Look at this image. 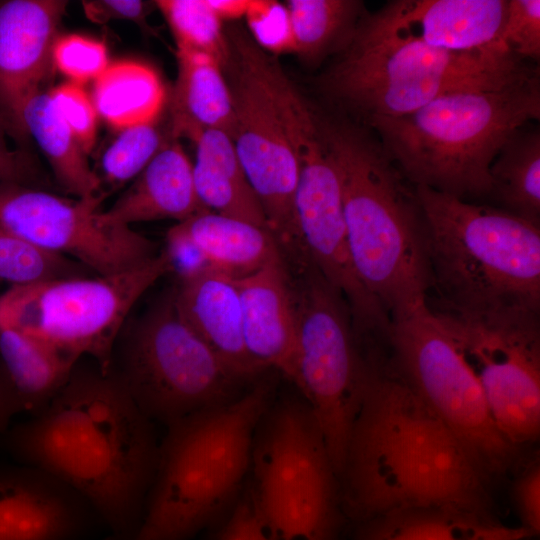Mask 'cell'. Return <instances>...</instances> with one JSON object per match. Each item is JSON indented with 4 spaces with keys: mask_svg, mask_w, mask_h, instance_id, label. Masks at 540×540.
Here are the masks:
<instances>
[{
    "mask_svg": "<svg viewBox=\"0 0 540 540\" xmlns=\"http://www.w3.org/2000/svg\"><path fill=\"white\" fill-rule=\"evenodd\" d=\"M152 423L109 370L83 357L41 412L0 437L18 463L83 496L108 532L104 540H133L158 458Z\"/></svg>",
    "mask_w": 540,
    "mask_h": 540,
    "instance_id": "1",
    "label": "cell"
},
{
    "mask_svg": "<svg viewBox=\"0 0 540 540\" xmlns=\"http://www.w3.org/2000/svg\"><path fill=\"white\" fill-rule=\"evenodd\" d=\"M339 481L354 523L418 507L497 518L491 485L463 442L377 353L369 354Z\"/></svg>",
    "mask_w": 540,
    "mask_h": 540,
    "instance_id": "2",
    "label": "cell"
},
{
    "mask_svg": "<svg viewBox=\"0 0 540 540\" xmlns=\"http://www.w3.org/2000/svg\"><path fill=\"white\" fill-rule=\"evenodd\" d=\"M316 113L338 175L350 256L360 282L390 319L426 303L431 273L416 186L371 129Z\"/></svg>",
    "mask_w": 540,
    "mask_h": 540,
    "instance_id": "3",
    "label": "cell"
},
{
    "mask_svg": "<svg viewBox=\"0 0 540 540\" xmlns=\"http://www.w3.org/2000/svg\"><path fill=\"white\" fill-rule=\"evenodd\" d=\"M436 313L479 325L540 321V227L416 186Z\"/></svg>",
    "mask_w": 540,
    "mask_h": 540,
    "instance_id": "4",
    "label": "cell"
},
{
    "mask_svg": "<svg viewBox=\"0 0 540 540\" xmlns=\"http://www.w3.org/2000/svg\"><path fill=\"white\" fill-rule=\"evenodd\" d=\"M273 399L272 381L259 380L232 401L167 425L133 540H191L230 509Z\"/></svg>",
    "mask_w": 540,
    "mask_h": 540,
    "instance_id": "5",
    "label": "cell"
},
{
    "mask_svg": "<svg viewBox=\"0 0 540 540\" xmlns=\"http://www.w3.org/2000/svg\"><path fill=\"white\" fill-rule=\"evenodd\" d=\"M539 118L537 72L498 88L446 93L412 113L364 126L413 185L464 199L489 196V170L501 147Z\"/></svg>",
    "mask_w": 540,
    "mask_h": 540,
    "instance_id": "6",
    "label": "cell"
},
{
    "mask_svg": "<svg viewBox=\"0 0 540 540\" xmlns=\"http://www.w3.org/2000/svg\"><path fill=\"white\" fill-rule=\"evenodd\" d=\"M336 55L319 89L362 125L412 113L446 93L498 88L539 72L501 47L453 52L394 36L368 12Z\"/></svg>",
    "mask_w": 540,
    "mask_h": 540,
    "instance_id": "7",
    "label": "cell"
},
{
    "mask_svg": "<svg viewBox=\"0 0 540 540\" xmlns=\"http://www.w3.org/2000/svg\"><path fill=\"white\" fill-rule=\"evenodd\" d=\"M248 486L272 540H340L341 487L305 399L273 400L254 437Z\"/></svg>",
    "mask_w": 540,
    "mask_h": 540,
    "instance_id": "8",
    "label": "cell"
},
{
    "mask_svg": "<svg viewBox=\"0 0 540 540\" xmlns=\"http://www.w3.org/2000/svg\"><path fill=\"white\" fill-rule=\"evenodd\" d=\"M108 370L141 412L166 426L240 396L249 380L233 371L181 316L174 287L126 319Z\"/></svg>",
    "mask_w": 540,
    "mask_h": 540,
    "instance_id": "9",
    "label": "cell"
},
{
    "mask_svg": "<svg viewBox=\"0 0 540 540\" xmlns=\"http://www.w3.org/2000/svg\"><path fill=\"white\" fill-rule=\"evenodd\" d=\"M390 321V367L456 433L491 486L514 472L523 449L497 428L478 379L427 302Z\"/></svg>",
    "mask_w": 540,
    "mask_h": 540,
    "instance_id": "10",
    "label": "cell"
},
{
    "mask_svg": "<svg viewBox=\"0 0 540 540\" xmlns=\"http://www.w3.org/2000/svg\"><path fill=\"white\" fill-rule=\"evenodd\" d=\"M296 314L294 385L310 406L340 479L346 445L369 373L349 307L308 261L289 268ZM289 273V272H288Z\"/></svg>",
    "mask_w": 540,
    "mask_h": 540,
    "instance_id": "11",
    "label": "cell"
},
{
    "mask_svg": "<svg viewBox=\"0 0 540 540\" xmlns=\"http://www.w3.org/2000/svg\"><path fill=\"white\" fill-rule=\"evenodd\" d=\"M171 273L163 249L132 269L11 286L0 296V326L43 341L108 370L114 341L144 293Z\"/></svg>",
    "mask_w": 540,
    "mask_h": 540,
    "instance_id": "12",
    "label": "cell"
},
{
    "mask_svg": "<svg viewBox=\"0 0 540 540\" xmlns=\"http://www.w3.org/2000/svg\"><path fill=\"white\" fill-rule=\"evenodd\" d=\"M226 33L230 57L224 72L234 109L231 139L284 261L296 264L308 259L296 217L298 173L267 79L268 53L241 26Z\"/></svg>",
    "mask_w": 540,
    "mask_h": 540,
    "instance_id": "13",
    "label": "cell"
},
{
    "mask_svg": "<svg viewBox=\"0 0 540 540\" xmlns=\"http://www.w3.org/2000/svg\"><path fill=\"white\" fill-rule=\"evenodd\" d=\"M105 197L67 199L36 187L0 183V229L96 275L120 273L155 257L153 241L104 218L99 207Z\"/></svg>",
    "mask_w": 540,
    "mask_h": 540,
    "instance_id": "14",
    "label": "cell"
},
{
    "mask_svg": "<svg viewBox=\"0 0 540 540\" xmlns=\"http://www.w3.org/2000/svg\"><path fill=\"white\" fill-rule=\"evenodd\" d=\"M482 388L501 434L524 449L540 434V321L479 325L434 312Z\"/></svg>",
    "mask_w": 540,
    "mask_h": 540,
    "instance_id": "15",
    "label": "cell"
},
{
    "mask_svg": "<svg viewBox=\"0 0 540 540\" xmlns=\"http://www.w3.org/2000/svg\"><path fill=\"white\" fill-rule=\"evenodd\" d=\"M102 521L89 502L54 476L0 464V540H85Z\"/></svg>",
    "mask_w": 540,
    "mask_h": 540,
    "instance_id": "16",
    "label": "cell"
},
{
    "mask_svg": "<svg viewBox=\"0 0 540 540\" xmlns=\"http://www.w3.org/2000/svg\"><path fill=\"white\" fill-rule=\"evenodd\" d=\"M66 6L60 0L0 2V116L16 138L27 136L22 109L41 91L53 64L52 49Z\"/></svg>",
    "mask_w": 540,
    "mask_h": 540,
    "instance_id": "17",
    "label": "cell"
},
{
    "mask_svg": "<svg viewBox=\"0 0 540 540\" xmlns=\"http://www.w3.org/2000/svg\"><path fill=\"white\" fill-rule=\"evenodd\" d=\"M508 1L396 0L368 18L397 37L446 51L474 52L501 47Z\"/></svg>",
    "mask_w": 540,
    "mask_h": 540,
    "instance_id": "18",
    "label": "cell"
},
{
    "mask_svg": "<svg viewBox=\"0 0 540 540\" xmlns=\"http://www.w3.org/2000/svg\"><path fill=\"white\" fill-rule=\"evenodd\" d=\"M246 351L263 372L274 369L294 384L296 314L287 267L282 257L236 278Z\"/></svg>",
    "mask_w": 540,
    "mask_h": 540,
    "instance_id": "19",
    "label": "cell"
},
{
    "mask_svg": "<svg viewBox=\"0 0 540 540\" xmlns=\"http://www.w3.org/2000/svg\"><path fill=\"white\" fill-rule=\"evenodd\" d=\"M174 289L183 319L224 363L247 380L262 373L245 348L235 277L206 267L177 281Z\"/></svg>",
    "mask_w": 540,
    "mask_h": 540,
    "instance_id": "20",
    "label": "cell"
},
{
    "mask_svg": "<svg viewBox=\"0 0 540 540\" xmlns=\"http://www.w3.org/2000/svg\"><path fill=\"white\" fill-rule=\"evenodd\" d=\"M204 211L208 210L198 198L193 165L178 141L170 138L103 216L110 223L130 226L161 219L179 223Z\"/></svg>",
    "mask_w": 540,
    "mask_h": 540,
    "instance_id": "21",
    "label": "cell"
},
{
    "mask_svg": "<svg viewBox=\"0 0 540 540\" xmlns=\"http://www.w3.org/2000/svg\"><path fill=\"white\" fill-rule=\"evenodd\" d=\"M178 73L170 100V137L192 139L204 129L232 136L234 109L221 64L213 57L176 50Z\"/></svg>",
    "mask_w": 540,
    "mask_h": 540,
    "instance_id": "22",
    "label": "cell"
},
{
    "mask_svg": "<svg viewBox=\"0 0 540 540\" xmlns=\"http://www.w3.org/2000/svg\"><path fill=\"white\" fill-rule=\"evenodd\" d=\"M352 540H526L520 526L445 507L388 511L355 523Z\"/></svg>",
    "mask_w": 540,
    "mask_h": 540,
    "instance_id": "23",
    "label": "cell"
},
{
    "mask_svg": "<svg viewBox=\"0 0 540 540\" xmlns=\"http://www.w3.org/2000/svg\"><path fill=\"white\" fill-rule=\"evenodd\" d=\"M191 141L196 148L194 184L204 208L268 229L261 203L231 137L220 130L204 129Z\"/></svg>",
    "mask_w": 540,
    "mask_h": 540,
    "instance_id": "24",
    "label": "cell"
},
{
    "mask_svg": "<svg viewBox=\"0 0 540 540\" xmlns=\"http://www.w3.org/2000/svg\"><path fill=\"white\" fill-rule=\"evenodd\" d=\"M169 230L188 241L208 267L235 278L282 257L268 229L212 211L198 213Z\"/></svg>",
    "mask_w": 540,
    "mask_h": 540,
    "instance_id": "25",
    "label": "cell"
},
{
    "mask_svg": "<svg viewBox=\"0 0 540 540\" xmlns=\"http://www.w3.org/2000/svg\"><path fill=\"white\" fill-rule=\"evenodd\" d=\"M78 360L20 331L0 326V363L25 412H41Z\"/></svg>",
    "mask_w": 540,
    "mask_h": 540,
    "instance_id": "26",
    "label": "cell"
},
{
    "mask_svg": "<svg viewBox=\"0 0 540 540\" xmlns=\"http://www.w3.org/2000/svg\"><path fill=\"white\" fill-rule=\"evenodd\" d=\"M21 121L26 135L35 139L56 180L66 191L82 199L106 195L98 174L91 169L86 153L48 92L40 91L27 100Z\"/></svg>",
    "mask_w": 540,
    "mask_h": 540,
    "instance_id": "27",
    "label": "cell"
},
{
    "mask_svg": "<svg viewBox=\"0 0 540 540\" xmlns=\"http://www.w3.org/2000/svg\"><path fill=\"white\" fill-rule=\"evenodd\" d=\"M92 102L110 126L124 129L157 121L166 103L165 86L151 66L119 61L95 80Z\"/></svg>",
    "mask_w": 540,
    "mask_h": 540,
    "instance_id": "28",
    "label": "cell"
},
{
    "mask_svg": "<svg viewBox=\"0 0 540 540\" xmlns=\"http://www.w3.org/2000/svg\"><path fill=\"white\" fill-rule=\"evenodd\" d=\"M285 7L292 53L307 63L337 54L366 13L363 2L355 0H289Z\"/></svg>",
    "mask_w": 540,
    "mask_h": 540,
    "instance_id": "29",
    "label": "cell"
},
{
    "mask_svg": "<svg viewBox=\"0 0 540 540\" xmlns=\"http://www.w3.org/2000/svg\"><path fill=\"white\" fill-rule=\"evenodd\" d=\"M492 196L510 212L540 227V132L517 130L490 166Z\"/></svg>",
    "mask_w": 540,
    "mask_h": 540,
    "instance_id": "30",
    "label": "cell"
},
{
    "mask_svg": "<svg viewBox=\"0 0 540 540\" xmlns=\"http://www.w3.org/2000/svg\"><path fill=\"white\" fill-rule=\"evenodd\" d=\"M176 42V50L207 54L223 69L230 57V46L223 21L208 0H158Z\"/></svg>",
    "mask_w": 540,
    "mask_h": 540,
    "instance_id": "31",
    "label": "cell"
},
{
    "mask_svg": "<svg viewBox=\"0 0 540 540\" xmlns=\"http://www.w3.org/2000/svg\"><path fill=\"white\" fill-rule=\"evenodd\" d=\"M88 271L70 258L43 251L0 229V281L24 285L87 276Z\"/></svg>",
    "mask_w": 540,
    "mask_h": 540,
    "instance_id": "32",
    "label": "cell"
},
{
    "mask_svg": "<svg viewBox=\"0 0 540 540\" xmlns=\"http://www.w3.org/2000/svg\"><path fill=\"white\" fill-rule=\"evenodd\" d=\"M169 139L158 120L121 129L101 157L104 182L114 190L134 179Z\"/></svg>",
    "mask_w": 540,
    "mask_h": 540,
    "instance_id": "33",
    "label": "cell"
},
{
    "mask_svg": "<svg viewBox=\"0 0 540 540\" xmlns=\"http://www.w3.org/2000/svg\"><path fill=\"white\" fill-rule=\"evenodd\" d=\"M52 62L70 82L80 86L96 80L109 66L106 45L79 34L56 38L52 49Z\"/></svg>",
    "mask_w": 540,
    "mask_h": 540,
    "instance_id": "34",
    "label": "cell"
},
{
    "mask_svg": "<svg viewBox=\"0 0 540 540\" xmlns=\"http://www.w3.org/2000/svg\"><path fill=\"white\" fill-rule=\"evenodd\" d=\"M499 44L525 61L540 58V1L509 0Z\"/></svg>",
    "mask_w": 540,
    "mask_h": 540,
    "instance_id": "35",
    "label": "cell"
},
{
    "mask_svg": "<svg viewBox=\"0 0 540 540\" xmlns=\"http://www.w3.org/2000/svg\"><path fill=\"white\" fill-rule=\"evenodd\" d=\"M48 94L83 151L89 153L96 141L98 117L92 99L72 82L53 88Z\"/></svg>",
    "mask_w": 540,
    "mask_h": 540,
    "instance_id": "36",
    "label": "cell"
},
{
    "mask_svg": "<svg viewBox=\"0 0 540 540\" xmlns=\"http://www.w3.org/2000/svg\"><path fill=\"white\" fill-rule=\"evenodd\" d=\"M249 33L267 53H292V39L285 4L251 0L245 15Z\"/></svg>",
    "mask_w": 540,
    "mask_h": 540,
    "instance_id": "37",
    "label": "cell"
},
{
    "mask_svg": "<svg viewBox=\"0 0 540 540\" xmlns=\"http://www.w3.org/2000/svg\"><path fill=\"white\" fill-rule=\"evenodd\" d=\"M515 471L511 497L520 521L519 526L536 537L540 532L539 457H526Z\"/></svg>",
    "mask_w": 540,
    "mask_h": 540,
    "instance_id": "38",
    "label": "cell"
},
{
    "mask_svg": "<svg viewBox=\"0 0 540 540\" xmlns=\"http://www.w3.org/2000/svg\"><path fill=\"white\" fill-rule=\"evenodd\" d=\"M210 540H272L249 488L235 500Z\"/></svg>",
    "mask_w": 540,
    "mask_h": 540,
    "instance_id": "39",
    "label": "cell"
},
{
    "mask_svg": "<svg viewBox=\"0 0 540 540\" xmlns=\"http://www.w3.org/2000/svg\"><path fill=\"white\" fill-rule=\"evenodd\" d=\"M8 136H12V132L0 116V183L35 187L38 183V171L34 163L24 152L9 147Z\"/></svg>",
    "mask_w": 540,
    "mask_h": 540,
    "instance_id": "40",
    "label": "cell"
},
{
    "mask_svg": "<svg viewBox=\"0 0 540 540\" xmlns=\"http://www.w3.org/2000/svg\"><path fill=\"white\" fill-rule=\"evenodd\" d=\"M87 18L95 23L107 21L129 20L149 29L146 18L149 14L150 4L139 0H96L82 2Z\"/></svg>",
    "mask_w": 540,
    "mask_h": 540,
    "instance_id": "41",
    "label": "cell"
},
{
    "mask_svg": "<svg viewBox=\"0 0 540 540\" xmlns=\"http://www.w3.org/2000/svg\"><path fill=\"white\" fill-rule=\"evenodd\" d=\"M23 406L0 363V436L9 428L11 419Z\"/></svg>",
    "mask_w": 540,
    "mask_h": 540,
    "instance_id": "42",
    "label": "cell"
},
{
    "mask_svg": "<svg viewBox=\"0 0 540 540\" xmlns=\"http://www.w3.org/2000/svg\"><path fill=\"white\" fill-rule=\"evenodd\" d=\"M208 2L224 22L245 17L251 0H208Z\"/></svg>",
    "mask_w": 540,
    "mask_h": 540,
    "instance_id": "43",
    "label": "cell"
},
{
    "mask_svg": "<svg viewBox=\"0 0 540 540\" xmlns=\"http://www.w3.org/2000/svg\"><path fill=\"white\" fill-rule=\"evenodd\" d=\"M526 540H531V539H526Z\"/></svg>",
    "mask_w": 540,
    "mask_h": 540,
    "instance_id": "44",
    "label": "cell"
}]
</instances>
